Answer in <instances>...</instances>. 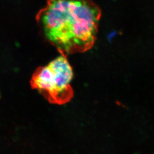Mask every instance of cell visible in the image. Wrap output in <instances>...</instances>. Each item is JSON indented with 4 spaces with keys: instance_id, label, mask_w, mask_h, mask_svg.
I'll return each mask as SVG.
<instances>
[{
    "instance_id": "3",
    "label": "cell",
    "mask_w": 154,
    "mask_h": 154,
    "mask_svg": "<svg viewBox=\"0 0 154 154\" xmlns=\"http://www.w3.org/2000/svg\"><path fill=\"white\" fill-rule=\"evenodd\" d=\"M117 34L116 32H110L108 35V39L109 40H112L115 38V36Z\"/></svg>"
},
{
    "instance_id": "1",
    "label": "cell",
    "mask_w": 154,
    "mask_h": 154,
    "mask_svg": "<svg viewBox=\"0 0 154 154\" xmlns=\"http://www.w3.org/2000/svg\"><path fill=\"white\" fill-rule=\"evenodd\" d=\"M99 12L87 0H48L36 20L45 39L63 55L93 44Z\"/></svg>"
},
{
    "instance_id": "2",
    "label": "cell",
    "mask_w": 154,
    "mask_h": 154,
    "mask_svg": "<svg viewBox=\"0 0 154 154\" xmlns=\"http://www.w3.org/2000/svg\"><path fill=\"white\" fill-rule=\"evenodd\" d=\"M73 76L72 68L67 56L61 54L35 70L31 79V86L51 103L63 104L69 102L73 95L70 85Z\"/></svg>"
}]
</instances>
